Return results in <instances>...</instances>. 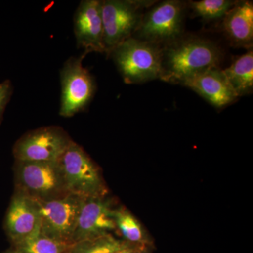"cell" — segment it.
Segmentation results:
<instances>
[{
    "label": "cell",
    "instance_id": "cell-23",
    "mask_svg": "<svg viewBox=\"0 0 253 253\" xmlns=\"http://www.w3.org/2000/svg\"><path fill=\"white\" fill-rule=\"evenodd\" d=\"M141 253V252H139V253Z\"/></svg>",
    "mask_w": 253,
    "mask_h": 253
},
{
    "label": "cell",
    "instance_id": "cell-4",
    "mask_svg": "<svg viewBox=\"0 0 253 253\" xmlns=\"http://www.w3.org/2000/svg\"><path fill=\"white\" fill-rule=\"evenodd\" d=\"M34 198L41 232L50 239L72 246L83 199L71 194L50 200Z\"/></svg>",
    "mask_w": 253,
    "mask_h": 253
},
{
    "label": "cell",
    "instance_id": "cell-9",
    "mask_svg": "<svg viewBox=\"0 0 253 253\" xmlns=\"http://www.w3.org/2000/svg\"><path fill=\"white\" fill-rule=\"evenodd\" d=\"M15 168L19 189L33 197L45 200L65 190L59 162L16 161Z\"/></svg>",
    "mask_w": 253,
    "mask_h": 253
},
{
    "label": "cell",
    "instance_id": "cell-20",
    "mask_svg": "<svg viewBox=\"0 0 253 253\" xmlns=\"http://www.w3.org/2000/svg\"><path fill=\"white\" fill-rule=\"evenodd\" d=\"M12 83L9 80L0 83V125L3 121V116L6 106L9 104L13 94Z\"/></svg>",
    "mask_w": 253,
    "mask_h": 253
},
{
    "label": "cell",
    "instance_id": "cell-15",
    "mask_svg": "<svg viewBox=\"0 0 253 253\" xmlns=\"http://www.w3.org/2000/svg\"><path fill=\"white\" fill-rule=\"evenodd\" d=\"M222 71L238 97L250 92L253 86L252 50L238 57L229 67Z\"/></svg>",
    "mask_w": 253,
    "mask_h": 253
},
{
    "label": "cell",
    "instance_id": "cell-18",
    "mask_svg": "<svg viewBox=\"0 0 253 253\" xmlns=\"http://www.w3.org/2000/svg\"><path fill=\"white\" fill-rule=\"evenodd\" d=\"M235 3L229 0H201L191 1V7L195 14L204 19L223 17Z\"/></svg>",
    "mask_w": 253,
    "mask_h": 253
},
{
    "label": "cell",
    "instance_id": "cell-16",
    "mask_svg": "<svg viewBox=\"0 0 253 253\" xmlns=\"http://www.w3.org/2000/svg\"><path fill=\"white\" fill-rule=\"evenodd\" d=\"M72 246L50 239L39 227L21 244L15 246L14 249L18 253H67Z\"/></svg>",
    "mask_w": 253,
    "mask_h": 253
},
{
    "label": "cell",
    "instance_id": "cell-3",
    "mask_svg": "<svg viewBox=\"0 0 253 253\" xmlns=\"http://www.w3.org/2000/svg\"><path fill=\"white\" fill-rule=\"evenodd\" d=\"M59 163L68 194L81 199L99 198L103 186L97 168L83 148L71 141Z\"/></svg>",
    "mask_w": 253,
    "mask_h": 253
},
{
    "label": "cell",
    "instance_id": "cell-5",
    "mask_svg": "<svg viewBox=\"0 0 253 253\" xmlns=\"http://www.w3.org/2000/svg\"><path fill=\"white\" fill-rule=\"evenodd\" d=\"M85 56L69 58L60 71L61 95L59 115L71 118L86 109L96 91V83L83 65Z\"/></svg>",
    "mask_w": 253,
    "mask_h": 253
},
{
    "label": "cell",
    "instance_id": "cell-1",
    "mask_svg": "<svg viewBox=\"0 0 253 253\" xmlns=\"http://www.w3.org/2000/svg\"><path fill=\"white\" fill-rule=\"evenodd\" d=\"M220 50L208 40L191 38L175 42L162 51L163 81L181 83L198 73L219 67Z\"/></svg>",
    "mask_w": 253,
    "mask_h": 253
},
{
    "label": "cell",
    "instance_id": "cell-8",
    "mask_svg": "<svg viewBox=\"0 0 253 253\" xmlns=\"http://www.w3.org/2000/svg\"><path fill=\"white\" fill-rule=\"evenodd\" d=\"M183 16L184 6L180 1L169 0L160 3L141 18L135 31L137 39L156 44L172 42L180 36Z\"/></svg>",
    "mask_w": 253,
    "mask_h": 253
},
{
    "label": "cell",
    "instance_id": "cell-14",
    "mask_svg": "<svg viewBox=\"0 0 253 253\" xmlns=\"http://www.w3.org/2000/svg\"><path fill=\"white\" fill-rule=\"evenodd\" d=\"M223 27L234 45L250 47L253 40V6L249 1L236 4L224 16Z\"/></svg>",
    "mask_w": 253,
    "mask_h": 253
},
{
    "label": "cell",
    "instance_id": "cell-7",
    "mask_svg": "<svg viewBox=\"0 0 253 253\" xmlns=\"http://www.w3.org/2000/svg\"><path fill=\"white\" fill-rule=\"evenodd\" d=\"M143 2L125 0L101 1L105 53L131 38L140 23Z\"/></svg>",
    "mask_w": 253,
    "mask_h": 253
},
{
    "label": "cell",
    "instance_id": "cell-6",
    "mask_svg": "<svg viewBox=\"0 0 253 253\" xmlns=\"http://www.w3.org/2000/svg\"><path fill=\"white\" fill-rule=\"evenodd\" d=\"M71 141L62 128L44 126L20 138L14 145L13 154L16 161L59 162Z\"/></svg>",
    "mask_w": 253,
    "mask_h": 253
},
{
    "label": "cell",
    "instance_id": "cell-24",
    "mask_svg": "<svg viewBox=\"0 0 253 253\" xmlns=\"http://www.w3.org/2000/svg\"><path fill=\"white\" fill-rule=\"evenodd\" d=\"M67 253H68V252H67Z\"/></svg>",
    "mask_w": 253,
    "mask_h": 253
},
{
    "label": "cell",
    "instance_id": "cell-10",
    "mask_svg": "<svg viewBox=\"0 0 253 253\" xmlns=\"http://www.w3.org/2000/svg\"><path fill=\"white\" fill-rule=\"evenodd\" d=\"M74 34L78 48L89 53H105L104 28L101 16V1L83 0L73 18Z\"/></svg>",
    "mask_w": 253,
    "mask_h": 253
},
{
    "label": "cell",
    "instance_id": "cell-22",
    "mask_svg": "<svg viewBox=\"0 0 253 253\" xmlns=\"http://www.w3.org/2000/svg\"><path fill=\"white\" fill-rule=\"evenodd\" d=\"M6 253H18L16 252V250L14 249L12 250V251H10L9 252Z\"/></svg>",
    "mask_w": 253,
    "mask_h": 253
},
{
    "label": "cell",
    "instance_id": "cell-13",
    "mask_svg": "<svg viewBox=\"0 0 253 253\" xmlns=\"http://www.w3.org/2000/svg\"><path fill=\"white\" fill-rule=\"evenodd\" d=\"M182 84L196 91L216 108L227 106L238 98L219 67L198 73L186 80Z\"/></svg>",
    "mask_w": 253,
    "mask_h": 253
},
{
    "label": "cell",
    "instance_id": "cell-2",
    "mask_svg": "<svg viewBox=\"0 0 253 253\" xmlns=\"http://www.w3.org/2000/svg\"><path fill=\"white\" fill-rule=\"evenodd\" d=\"M109 54L126 84H139L161 78L162 50L156 44L128 38Z\"/></svg>",
    "mask_w": 253,
    "mask_h": 253
},
{
    "label": "cell",
    "instance_id": "cell-19",
    "mask_svg": "<svg viewBox=\"0 0 253 253\" xmlns=\"http://www.w3.org/2000/svg\"><path fill=\"white\" fill-rule=\"evenodd\" d=\"M115 221L123 236L127 241L136 244H144V234L139 221L126 211H115Z\"/></svg>",
    "mask_w": 253,
    "mask_h": 253
},
{
    "label": "cell",
    "instance_id": "cell-21",
    "mask_svg": "<svg viewBox=\"0 0 253 253\" xmlns=\"http://www.w3.org/2000/svg\"><path fill=\"white\" fill-rule=\"evenodd\" d=\"M139 251V250L134 249V248H131L130 246H128L116 253H138Z\"/></svg>",
    "mask_w": 253,
    "mask_h": 253
},
{
    "label": "cell",
    "instance_id": "cell-17",
    "mask_svg": "<svg viewBox=\"0 0 253 253\" xmlns=\"http://www.w3.org/2000/svg\"><path fill=\"white\" fill-rule=\"evenodd\" d=\"M129 246L109 234L76 243L68 253H116Z\"/></svg>",
    "mask_w": 253,
    "mask_h": 253
},
{
    "label": "cell",
    "instance_id": "cell-12",
    "mask_svg": "<svg viewBox=\"0 0 253 253\" xmlns=\"http://www.w3.org/2000/svg\"><path fill=\"white\" fill-rule=\"evenodd\" d=\"M115 211L100 198L83 199L73 244L92 239L116 229Z\"/></svg>",
    "mask_w": 253,
    "mask_h": 253
},
{
    "label": "cell",
    "instance_id": "cell-11",
    "mask_svg": "<svg viewBox=\"0 0 253 253\" xmlns=\"http://www.w3.org/2000/svg\"><path fill=\"white\" fill-rule=\"evenodd\" d=\"M4 224L6 234L14 246L31 236L40 227L35 198L18 189L11 199Z\"/></svg>",
    "mask_w": 253,
    "mask_h": 253
}]
</instances>
